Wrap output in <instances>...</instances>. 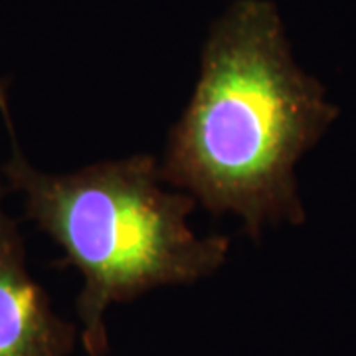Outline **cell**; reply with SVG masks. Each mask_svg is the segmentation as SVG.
<instances>
[{
	"label": "cell",
	"mask_w": 356,
	"mask_h": 356,
	"mask_svg": "<svg viewBox=\"0 0 356 356\" xmlns=\"http://www.w3.org/2000/svg\"><path fill=\"white\" fill-rule=\"evenodd\" d=\"M339 117L295 62L271 0H232L210 26L192 97L170 129L161 178L250 238L305 222L295 166Z\"/></svg>",
	"instance_id": "cell-1"
},
{
	"label": "cell",
	"mask_w": 356,
	"mask_h": 356,
	"mask_svg": "<svg viewBox=\"0 0 356 356\" xmlns=\"http://www.w3.org/2000/svg\"><path fill=\"white\" fill-rule=\"evenodd\" d=\"M0 115L10 140L2 165L6 188L22 196L24 214L44 229L83 277L76 309L88 356H109L105 313L165 285H186L226 264V236L200 238L188 226L191 194L166 191L153 154L102 161L74 172H44L24 156L6 83Z\"/></svg>",
	"instance_id": "cell-2"
},
{
	"label": "cell",
	"mask_w": 356,
	"mask_h": 356,
	"mask_svg": "<svg viewBox=\"0 0 356 356\" xmlns=\"http://www.w3.org/2000/svg\"><path fill=\"white\" fill-rule=\"evenodd\" d=\"M6 191L0 180V356H70L77 327L51 309L30 275L22 234L4 210Z\"/></svg>",
	"instance_id": "cell-3"
}]
</instances>
